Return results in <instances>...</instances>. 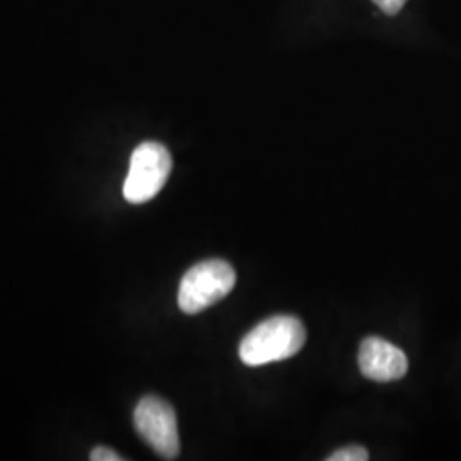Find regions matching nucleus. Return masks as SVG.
Instances as JSON below:
<instances>
[{"instance_id": "nucleus-2", "label": "nucleus", "mask_w": 461, "mask_h": 461, "mask_svg": "<svg viewBox=\"0 0 461 461\" xmlns=\"http://www.w3.org/2000/svg\"><path fill=\"white\" fill-rule=\"evenodd\" d=\"M234 285L236 272L228 262H200L183 276L178 291V306L183 313H202L228 296Z\"/></svg>"}, {"instance_id": "nucleus-8", "label": "nucleus", "mask_w": 461, "mask_h": 461, "mask_svg": "<svg viewBox=\"0 0 461 461\" xmlns=\"http://www.w3.org/2000/svg\"><path fill=\"white\" fill-rule=\"evenodd\" d=\"M373 2L388 16H395L402 11V7L407 4V0H373Z\"/></svg>"}, {"instance_id": "nucleus-6", "label": "nucleus", "mask_w": 461, "mask_h": 461, "mask_svg": "<svg viewBox=\"0 0 461 461\" xmlns=\"http://www.w3.org/2000/svg\"><path fill=\"white\" fill-rule=\"evenodd\" d=\"M329 461H366L369 460V453L363 446H346L335 453H331Z\"/></svg>"}, {"instance_id": "nucleus-1", "label": "nucleus", "mask_w": 461, "mask_h": 461, "mask_svg": "<svg viewBox=\"0 0 461 461\" xmlns=\"http://www.w3.org/2000/svg\"><path fill=\"white\" fill-rule=\"evenodd\" d=\"M304 342L306 330L296 316L279 314L248 331L240 344V357L249 367L279 363L296 356Z\"/></svg>"}, {"instance_id": "nucleus-5", "label": "nucleus", "mask_w": 461, "mask_h": 461, "mask_svg": "<svg viewBox=\"0 0 461 461\" xmlns=\"http://www.w3.org/2000/svg\"><path fill=\"white\" fill-rule=\"evenodd\" d=\"M357 361L364 378L376 383L398 381L407 375L409 369L405 352L379 337L364 339Z\"/></svg>"}, {"instance_id": "nucleus-7", "label": "nucleus", "mask_w": 461, "mask_h": 461, "mask_svg": "<svg viewBox=\"0 0 461 461\" xmlns=\"http://www.w3.org/2000/svg\"><path fill=\"white\" fill-rule=\"evenodd\" d=\"M93 461H123L125 458L123 456H120L118 453H115L113 449H110V447H96V449H93L91 451V456H89Z\"/></svg>"}, {"instance_id": "nucleus-3", "label": "nucleus", "mask_w": 461, "mask_h": 461, "mask_svg": "<svg viewBox=\"0 0 461 461\" xmlns=\"http://www.w3.org/2000/svg\"><path fill=\"white\" fill-rule=\"evenodd\" d=\"M173 167L169 150L159 142H142L131 158L123 197L131 203H146L165 186Z\"/></svg>"}, {"instance_id": "nucleus-4", "label": "nucleus", "mask_w": 461, "mask_h": 461, "mask_svg": "<svg viewBox=\"0 0 461 461\" xmlns=\"http://www.w3.org/2000/svg\"><path fill=\"white\" fill-rule=\"evenodd\" d=\"M137 434L163 460H175L180 455L178 420L175 409L159 396H144L133 412Z\"/></svg>"}]
</instances>
